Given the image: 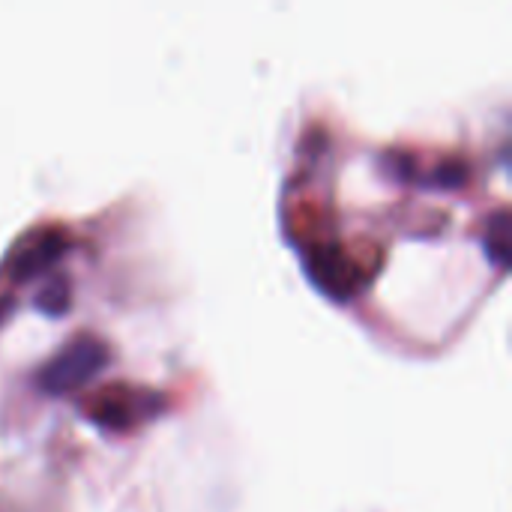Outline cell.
I'll use <instances>...</instances> for the list:
<instances>
[{"mask_svg": "<svg viewBox=\"0 0 512 512\" xmlns=\"http://www.w3.org/2000/svg\"><path fill=\"white\" fill-rule=\"evenodd\" d=\"M105 363V342L84 333L69 339L39 372V384L45 390H69L81 381H87L99 366Z\"/></svg>", "mask_w": 512, "mask_h": 512, "instance_id": "1", "label": "cell"}, {"mask_svg": "<svg viewBox=\"0 0 512 512\" xmlns=\"http://www.w3.org/2000/svg\"><path fill=\"white\" fill-rule=\"evenodd\" d=\"M57 252V243H54V234H48V237H42V240H33L27 249H21L18 252V270L21 273H27V270H33V267H42V261L45 258H51Z\"/></svg>", "mask_w": 512, "mask_h": 512, "instance_id": "2", "label": "cell"}]
</instances>
